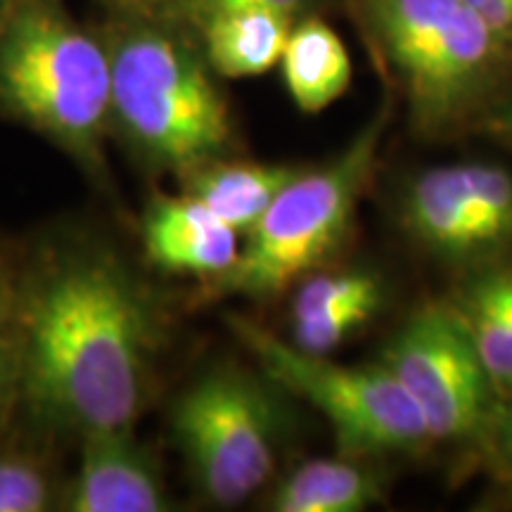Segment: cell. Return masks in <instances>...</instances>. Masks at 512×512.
Returning <instances> with one entry per match:
<instances>
[{
    "mask_svg": "<svg viewBox=\"0 0 512 512\" xmlns=\"http://www.w3.org/2000/svg\"><path fill=\"white\" fill-rule=\"evenodd\" d=\"M382 299L384 292L363 294L311 316L292 318V344L306 354L325 356L356 330H361L380 311Z\"/></svg>",
    "mask_w": 512,
    "mask_h": 512,
    "instance_id": "cell-17",
    "label": "cell"
},
{
    "mask_svg": "<svg viewBox=\"0 0 512 512\" xmlns=\"http://www.w3.org/2000/svg\"><path fill=\"white\" fill-rule=\"evenodd\" d=\"M294 17L275 10H238L207 19L195 31L211 72L245 79L271 72L290 41Z\"/></svg>",
    "mask_w": 512,
    "mask_h": 512,
    "instance_id": "cell-12",
    "label": "cell"
},
{
    "mask_svg": "<svg viewBox=\"0 0 512 512\" xmlns=\"http://www.w3.org/2000/svg\"><path fill=\"white\" fill-rule=\"evenodd\" d=\"M451 309L472 339L491 387L501 401L512 396V325L486 273H477L451 299Z\"/></svg>",
    "mask_w": 512,
    "mask_h": 512,
    "instance_id": "cell-16",
    "label": "cell"
},
{
    "mask_svg": "<svg viewBox=\"0 0 512 512\" xmlns=\"http://www.w3.org/2000/svg\"><path fill=\"white\" fill-rule=\"evenodd\" d=\"M131 430L83 434L79 472L64 508L72 512H159L169 508L162 477Z\"/></svg>",
    "mask_w": 512,
    "mask_h": 512,
    "instance_id": "cell-10",
    "label": "cell"
},
{
    "mask_svg": "<svg viewBox=\"0 0 512 512\" xmlns=\"http://www.w3.org/2000/svg\"><path fill=\"white\" fill-rule=\"evenodd\" d=\"M50 508L46 472L27 458H0V512H41Z\"/></svg>",
    "mask_w": 512,
    "mask_h": 512,
    "instance_id": "cell-20",
    "label": "cell"
},
{
    "mask_svg": "<svg viewBox=\"0 0 512 512\" xmlns=\"http://www.w3.org/2000/svg\"><path fill=\"white\" fill-rule=\"evenodd\" d=\"M12 370H15V356H12L10 337L3 328V320H0V408L5 406V396H8L12 382Z\"/></svg>",
    "mask_w": 512,
    "mask_h": 512,
    "instance_id": "cell-24",
    "label": "cell"
},
{
    "mask_svg": "<svg viewBox=\"0 0 512 512\" xmlns=\"http://www.w3.org/2000/svg\"><path fill=\"white\" fill-rule=\"evenodd\" d=\"M380 363L411 396L432 441L477 437L494 418L498 396L448 302L413 311L384 347Z\"/></svg>",
    "mask_w": 512,
    "mask_h": 512,
    "instance_id": "cell-8",
    "label": "cell"
},
{
    "mask_svg": "<svg viewBox=\"0 0 512 512\" xmlns=\"http://www.w3.org/2000/svg\"><path fill=\"white\" fill-rule=\"evenodd\" d=\"M188 195L238 233H249L299 169L285 164H209L183 171Z\"/></svg>",
    "mask_w": 512,
    "mask_h": 512,
    "instance_id": "cell-13",
    "label": "cell"
},
{
    "mask_svg": "<svg viewBox=\"0 0 512 512\" xmlns=\"http://www.w3.org/2000/svg\"><path fill=\"white\" fill-rule=\"evenodd\" d=\"M152 323L112 256L55 261L24 311V380L46 418L81 434L131 430L143 411Z\"/></svg>",
    "mask_w": 512,
    "mask_h": 512,
    "instance_id": "cell-1",
    "label": "cell"
},
{
    "mask_svg": "<svg viewBox=\"0 0 512 512\" xmlns=\"http://www.w3.org/2000/svg\"><path fill=\"white\" fill-rule=\"evenodd\" d=\"M112 12H140V15H155L162 0H102Z\"/></svg>",
    "mask_w": 512,
    "mask_h": 512,
    "instance_id": "cell-25",
    "label": "cell"
},
{
    "mask_svg": "<svg viewBox=\"0 0 512 512\" xmlns=\"http://www.w3.org/2000/svg\"><path fill=\"white\" fill-rule=\"evenodd\" d=\"M401 219L432 254L451 261L505 252L472 190L467 164L420 174L403 195Z\"/></svg>",
    "mask_w": 512,
    "mask_h": 512,
    "instance_id": "cell-9",
    "label": "cell"
},
{
    "mask_svg": "<svg viewBox=\"0 0 512 512\" xmlns=\"http://www.w3.org/2000/svg\"><path fill=\"white\" fill-rule=\"evenodd\" d=\"M382 292V280L370 271H339L323 273L302 283L292 302V318H304L330 306H337L363 294Z\"/></svg>",
    "mask_w": 512,
    "mask_h": 512,
    "instance_id": "cell-18",
    "label": "cell"
},
{
    "mask_svg": "<svg viewBox=\"0 0 512 512\" xmlns=\"http://www.w3.org/2000/svg\"><path fill=\"white\" fill-rule=\"evenodd\" d=\"M171 422L192 477L214 503L247 501L271 477L275 403L240 368L221 366L197 377L176 401Z\"/></svg>",
    "mask_w": 512,
    "mask_h": 512,
    "instance_id": "cell-7",
    "label": "cell"
},
{
    "mask_svg": "<svg viewBox=\"0 0 512 512\" xmlns=\"http://www.w3.org/2000/svg\"><path fill=\"white\" fill-rule=\"evenodd\" d=\"M238 235L200 200L185 195L152 204L143 242L152 264L164 271L219 278L238 261Z\"/></svg>",
    "mask_w": 512,
    "mask_h": 512,
    "instance_id": "cell-11",
    "label": "cell"
},
{
    "mask_svg": "<svg viewBox=\"0 0 512 512\" xmlns=\"http://www.w3.org/2000/svg\"><path fill=\"white\" fill-rule=\"evenodd\" d=\"M306 5H309V0H162L155 15L195 34L207 19L223 15V12L275 10L297 19Z\"/></svg>",
    "mask_w": 512,
    "mask_h": 512,
    "instance_id": "cell-19",
    "label": "cell"
},
{
    "mask_svg": "<svg viewBox=\"0 0 512 512\" xmlns=\"http://www.w3.org/2000/svg\"><path fill=\"white\" fill-rule=\"evenodd\" d=\"M0 110L98 169L112 124V69L102 38L62 0H15L0 27Z\"/></svg>",
    "mask_w": 512,
    "mask_h": 512,
    "instance_id": "cell-3",
    "label": "cell"
},
{
    "mask_svg": "<svg viewBox=\"0 0 512 512\" xmlns=\"http://www.w3.org/2000/svg\"><path fill=\"white\" fill-rule=\"evenodd\" d=\"M387 110H382L335 162L299 171L247 233L233 268L216 278V290L245 297H273L342 245L356 204L373 176Z\"/></svg>",
    "mask_w": 512,
    "mask_h": 512,
    "instance_id": "cell-5",
    "label": "cell"
},
{
    "mask_svg": "<svg viewBox=\"0 0 512 512\" xmlns=\"http://www.w3.org/2000/svg\"><path fill=\"white\" fill-rule=\"evenodd\" d=\"M512 57V0H465Z\"/></svg>",
    "mask_w": 512,
    "mask_h": 512,
    "instance_id": "cell-21",
    "label": "cell"
},
{
    "mask_svg": "<svg viewBox=\"0 0 512 512\" xmlns=\"http://www.w3.org/2000/svg\"><path fill=\"white\" fill-rule=\"evenodd\" d=\"M12 5H15V0H0V27H3L5 17H8V15H10Z\"/></svg>",
    "mask_w": 512,
    "mask_h": 512,
    "instance_id": "cell-26",
    "label": "cell"
},
{
    "mask_svg": "<svg viewBox=\"0 0 512 512\" xmlns=\"http://www.w3.org/2000/svg\"><path fill=\"white\" fill-rule=\"evenodd\" d=\"M233 328L273 382L299 394L328 418L344 456L415 453L432 441L411 396L382 363L337 366L325 356L280 342L249 320L235 318Z\"/></svg>",
    "mask_w": 512,
    "mask_h": 512,
    "instance_id": "cell-6",
    "label": "cell"
},
{
    "mask_svg": "<svg viewBox=\"0 0 512 512\" xmlns=\"http://www.w3.org/2000/svg\"><path fill=\"white\" fill-rule=\"evenodd\" d=\"M358 3L399 76L415 133L453 136L484 117L512 57L465 0Z\"/></svg>",
    "mask_w": 512,
    "mask_h": 512,
    "instance_id": "cell-4",
    "label": "cell"
},
{
    "mask_svg": "<svg viewBox=\"0 0 512 512\" xmlns=\"http://www.w3.org/2000/svg\"><path fill=\"white\" fill-rule=\"evenodd\" d=\"M484 124H489L491 131L512 147V95L508 100H503L496 110L484 114Z\"/></svg>",
    "mask_w": 512,
    "mask_h": 512,
    "instance_id": "cell-23",
    "label": "cell"
},
{
    "mask_svg": "<svg viewBox=\"0 0 512 512\" xmlns=\"http://www.w3.org/2000/svg\"><path fill=\"white\" fill-rule=\"evenodd\" d=\"M102 36L112 69V124L150 162L188 171L230 140V112L188 29L159 15L112 12Z\"/></svg>",
    "mask_w": 512,
    "mask_h": 512,
    "instance_id": "cell-2",
    "label": "cell"
},
{
    "mask_svg": "<svg viewBox=\"0 0 512 512\" xmlns=\"http://www.w3.org/2000/svg\"><path fill=\"white\" fill-rule=\"evenodd\" d=\"M382 498V482L347 458H318L299 465L268 508L278 512H361Z\"/></svg>",
    "mask_w": 512,
    "mask_h": 512,
    "instance_id": "cell-15",
    "label": "cell"
},
{
    "mask_svg": "<svg viewBox=\"0 0 512 512\" xmlns=\"http://www.w3.org/2000/svg\"><path fill=\"white\" fill-rule=\"evenodd\" d=\"M280 64L294 105L306 114L323 112L351 83L347 46L330 24L316 17L294 24Z\"/></svg>",
    "mask_w": 512,
    "mask_h": 512,
    "instance_id": "cell-14",
    "label": "cell"
},
{
    "mask_svg": "<svg viewBox=\"0 0 512 512\" xmlns=\"http://www.w3.org/2000/svg\"><path fill=\"white\" fill-rule=\"evenodd\" d=\"M486 278H489L491 287H494L498 304L503 306L505 316H508L512 325V266H496L484 271Z\"/></svg>",
    "mask_w": 512,
    "mask_h": 512,
    "instance_id": "cell-22",
    "label": "cell"
}]
</instances>
